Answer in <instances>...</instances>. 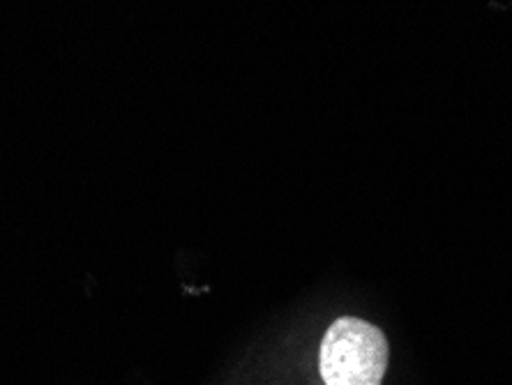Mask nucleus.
<instances>
[{
    "label": "nucleus",
    "mask_w": 512,
    "mask_h": 385,
    "mask_svg": "<svg viewBox=\"0 0 512 385\" xmlns=\"http://www.w3.org/2000/svg\"><path fill=\"white\" fill-rule=\"evenodd\" d=\"M319 369L326 385H381L388 369L386 335L363 319L342 316L323 335Z\"/></svg>",
    "instance_id": "nucleus-1"
}]
</instances>
